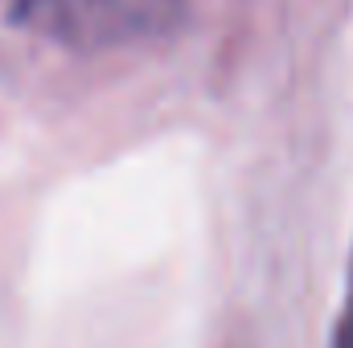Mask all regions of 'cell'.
Returning <instances> with one entry per match:
<instances>
[{"label":"cell","instance_id":"cell-2","mask_svg":"<svg viewBox=\"0 0 353 348\" xmlns=\"http://www.w3.org/2000/svg\"><path fill=\"white\" fill-rule=\"evenodd\" d=\"M333 348H353V274H350V291H345V307L333 332Z\"/></svg>","mask_w":353,"mask_h":348},{"label":"cell","instance_id":"cell-1","mask_svg":"<svg viewBox=\"0 0 353 348\" xmlns=\"http://www.w3.org/2000/svg\"><path fill=\"white\" fill-rule=\"evenodd\" d=\"M12 17L54 45L107 54L169 37L185 17V0H12Z\"/></svg>","mask_w":353,"mask_h":348}]
</instances>
